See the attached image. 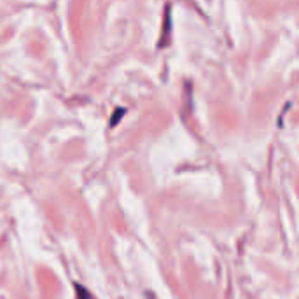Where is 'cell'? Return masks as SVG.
Here are the masks:
<instances>
[{"mask_svg": "<svg viewBox=\"0 0 299 299\" xmlns=\"http://www.w3.org/2000/svg\"><path fill=\"white\" fill-rule=\"evenodd\" d=\"M124 112H126V110H124V109H119V110H116V116H114V117H112V121H110V126H116V123H117V121L121 119V116H123Z\"/></svg>", "mask_w": 299, "mask_h": 299, "instance_id": "obj_1", "label": "cell"}]
</instances>
